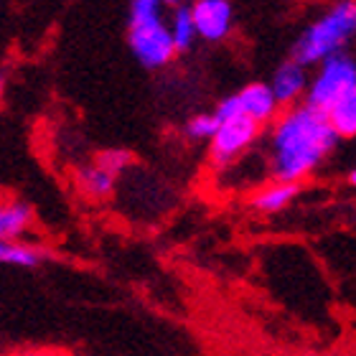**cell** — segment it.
<instances>
[{
    "label": "cell",
    "mask_w": 356,
    "mask_h": 356,
    "mask_svg": "<svg viewBox=\"0 0 356 356\" xmlns=\"http://www.w3.org/2000/svg\"><path fill=\"white\" fill-rule=\"evenodd\" d=\"M51 250L33 239H18V242H0V265L21 267V270H36L49 262Z\"/></svg>",
    "instance_id": "11"
},
{
    "label": "cell",
    "mask_w": 356,
    "mask_h": 356,
    "mask_svg": "<svg viewBox=\"0 0 356 356\" xmlns=\"http://www.w3.org/2000/svg\"><path fill=\"white\" fill-rule=\"evenodd\" d=\"M232 102H234V110L242 118H250L252 122H257L260 127L270 125L275 118H277V102H275L273 92L265 82H250L247 87H242L239 92H234Z\"/></svg>",
    "instance_id": "7"
},
{
    "label": "cell",
    "mask_w": 356,
    "mask_h": 356,
    "mask_svg": "<svg viewBox=\"0 0 356 356\" xmlns=\"http://www.w3.org/2000/svg\"><path fill=\"white\" fill-rule=\"evenodd\" d=\"M262 127L250 118H229L216 125V133L209 140V158L216 168H229L239 158L250 153L252 145L260 140Z\"/></svg>",
    "instance_id": "5"
},
{
    "label": "cell",
    "mask_w": 356,
    "mask_h": 356,
    "mask_svg": "<svg viewBox=\"0 0 356 356\" xmlns=\"http://www.w3.org/2000/svg\"><path fill=\"white\" fill-rule=\"evenodd\" d=\"M339 148L323 112L298 102L277 112L267 138V171L273 181L303 184Z\"/></svg>",
    "instance_id": "1"
},
{
    "label": "cell",
    "mask_w": 356,
    "mask_h": 356,
    "mask_svg": "<svg viewBox=\"0 0 356 356\" xmlns=\"http://www.w3.org/2000/svg\"><path fill=\"white\" fill-rule=\"evenodd\" d=\"M163 6H184V0H161Z\"/></svg>",
    "instance_id": "17"
},
{
    "label": "cell",
    "mask_w": 356,
    "mask_h": 356,
    "mask_svg": "<svg viewBox=\"0 0 356 356\" xmlns=\"http://www.w3.org/2000/svg\"><path fill=\"white\" fill-rule=\"evenodd\" d=\"M267 87H270V92H273L275 102H277L280 110L293 107L305 95V89H308V69L300 67L293 59L282 61L280 67L275 69V74Z\"/></svg>",
    "instance_id": "8"
},
{
    "label": "cell",
    "mask_w": 356,
    "mask_h": 356,
    "mask_svg": "<svg viewBox=\"0 0 356 356\" xmlns=\"http://www.w3.org/2000/svg\"><path fill=\"white\" fill-rule=\"evenodd\" d=\"M354 31L356 3L354 0H339L334 8H328L318 21H313L298 36V41L293 44V61H298L305 69L318 67L321 61L331 59L336 54H343Z\"/></svg>",
    "instance_id": "2"
},
{
    "label": "cell",
    "mask_w": 356,
    "mask_h": 356,
    "mask_svg": "<svg viewBox=\"0 0 356 356\" xmlns=\"http://www.w3.org/2000/svg\"><path fill=\"white\" fill-rule=\"evenodd\" d=\"M216 125H219V120L214 118V112H199V115L186 120L184 133L193 143H209L211 135L216 133Z\"/></svg>",
    "instance_id": "15"
},
{
    "label": "cell",
    "mask_w": 356,
    "mask_h": 356,
    "mask_svg": "<svg viewBox=\"0 0 356 356\" xmlns=\"http://www.w3.org/2000/svg\"><path fill=\"white\" fill-rule=\"evenodd\" d=\"M127 46L138 64L150 72L165 69L176 59L168 23L163 21L161 0H133L127 21Z\"/></svg>",
    "instance_id": "3"
},
{
    "label": "cell",
    "mask_w": 356,
    "mask_h": 356,
    "mask_svg": "<svg viewBox=\"0 0 356 356\" xmlns=\"http://www.w3.org/2000/svg\"><path fill=\"white\" fill-rule=\"evenodd\" d=\"M0 356H3V354H0Z\"/></svg>",
    "instance_id": "19"
},
{
    "label": "cell",
    "mask_w": 356,
    "mask_h": 356,
    "mask_svg": "<svg viewBox=\"0 0 356 356\" xmlns=\"http://www.w3.org/2000/svg\"><path fill=\"white\" fill-rule=\"evenodd\" d=\"M10 356H72L64 349H54V346H29V349L15 351Z\"/></svg>",
    "instance_id": "16"
},
{
    "label": "cell",
    "mask_w": 356,
    "mask_h": 356,
    "mask_svg": "<svg viewBox=\"0 0 356 356\" xmlns=\"http://www.w3.org/2000/svg\"><path fill=\"white\" fill-rule=\"evenodd\" d=\"M95 165H99L104 173H110V176L118 178L120 173H125L133 163V153L125 148H107V150H99L92 161Z\"/></svg>",
    "instance_id": "14"
},
{
    "label": "cell",
    "mask_w": 356,
    "mask_h": 356,
    "mask_svg": "<svg viewBox=\"0 0 356 356\" xmlns=\"http://www.w3.org/2000/svg\"><path fill=\"white\" fill-rule=\"evenodd\" d=\"M303 104L326 115L334 104L356 97V61L349 54H336L331 59L321 61L318 72L308 79Z\"/></svg>",
    "instance_id": "4"
},
{
    "label": "cell",
    "mask_w": 356,
    "mask_h": 356,
    "mask_svg": "<svg viewBox=\"0 0 356 356\" xmlns=\"http://www.w3.org/2000/svg\"><path fill=\"white\" fill-rule=\"evenodd\" d=\"M74 186H76V191L82 193L84 199L104 201V199H110L112 193H115L118 178L110 176V173H104L99 165L89 163V165H82V168H76V171H74Z\"/></svg>",
    "instance_id": "12"
},
{
    "label": "cell",
    "mask_w": 356,
    "mask_h": 356,
    "mask_svg": "<svg viewBox=\"0 0 356 356\" xmlns=\"http://www.w3.org/2000/svg\"><path fill=\"white\" fill-rule=\"evenodd\" d=\"M196 38L209 44H219L232 33L234 26V6L232 0H193L188 6Z\"/></svg>",
    "instance_id": "6"
},
{
    "label": "cell",
    "mask_w": 356,
    "mask_h": 356,
    "mask_svg": "<svg viewBox=\"0 0 356 356\" xmlns=\"http://www.w3.org/2000/svg\"><path fill=\"white\" fill-rule=\"evenodd\" d=\"M168 33H171V41H173L176 54L188 51V49L196 44V29H193L188 6H176L171 23H168Z\"/></svg>",
    "instance_id": "13"
},
{
    "label": "cell",
    "mask_w": 356,
    "mask_h": 356,
    "mask_svg": "<svg viewBox=\"0 0 356 356\" xmlns=\"http://www.w3.org/2000/svg\"><path fill=\"white\" fill-rule=\"evenodd\" d=\"M300 186L298 184H282V181H270V184L260 186L250 199V209L254 214L262 216H275L285 211V209L298 199Z\"/></svg>",
    "instance_id": "10"
},
{
    "label": "cell",
    "mask_w": 356,
    "mask_h": 356,
    "mask_svg": "<svg viewBox=\"0 0 356 356\" xmlns=\"http://www.w3.org/2000/svg\"><path fill=\"white\" fill-rule=\"evenodd\" d=\"M3 87H6V79H3V74H0V97H3Z\"/></svg>",
    "instance_id": "18"
},
{
    "label": "cell",
    "mask_w": 356,
    "mask_h": 356,
    "mask_svg": "<svg viewBox=\"0 0 356 356\" xmlns=\"http://www.w3.org/2000/svg\"><path fill=\"white\" fill-rule=\"evenodd\" d=\"M36 227V214L26 201H0V242L29 239Z\"/></svg>",
    "instance_id": "9"
}]
</instances>
